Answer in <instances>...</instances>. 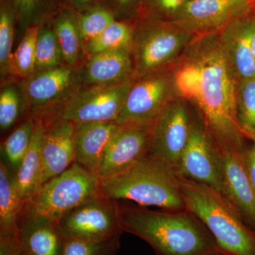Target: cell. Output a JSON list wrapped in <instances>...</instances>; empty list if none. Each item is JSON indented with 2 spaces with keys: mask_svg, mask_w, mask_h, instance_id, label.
I'll return each mask as SVG.
<instances>
[{
  "mask_svg": "<svg viewBox=\"0 0 255 255\" xmlns=\"http://www.w3.org/2000/svg\"><path fill=\"white\" fill-rule=\"evenodd\" d=\"M173 74L174 88L198 107L206 127L220 145L243 150L237 119L239 80L219 34L191 42Z\"/></svg>",
  "mask_w": 255,
  "mask_h": 255,
  "instance_id": "1",
  "label": "cell"
},
{
  "mask_svg": "<svg viewBox=\"0 0 255 255\" xmlns=\"http://www.w3.org/2000/svg\"><path fill=\"white\" fill-rule=\"evenodd\" d=\"M120 221L124 233L146 242L156 255L223 253L205 225L187 209L150 210L120 204Z\"/></svg>",
  "mask_w": 255,
  "mask_h": 255,
  "instance_id": "2",
  "label": "cell"
},
{
  "mask_svg": "<svg viewBox=\"0 0 255 255\" xmlns=\"http://www.w3.org/2000/svg\"><path fill=\"white\" fill-rule=\"evenodd\" d=\"M100 194L144 207L186 209L175 169L150 152L121 173L100 180Z\"/></svg>",
  "mask_w": 255,
  "mask_h": 255,
  "instance_id": "3",
  "label": "cell"
},
{
  "mask_svg": "<svg viewBox=\"0 0 255 255\" xmlns=\"http://www.w3.org/2000/svg\"><path fill=\"white\" fill-rule=\"evenodd\" d=\"M178 176L185 209L205 225L220 251L227 255H255V233L227 198L202 183Z\"/></svg>",
  "mask_w": 255,
  "mask_h": 255,
  "instance_id": "4",
  "label": "cell"
},
{
  "mask_svg": "<svg viewBox=\"0 0 255 255\" xmlns=\"http://www.w3.org/2000/svg\"><path fill=\"white\" fill-rule=\"evenodd\" d=\"M97 174L75 162L63 173L43 183L27 204L35 212L58 222L100 193Z\"/></svg>",
  "mask_w": 255,
  "mask_h": 255,
  "instance_id": "5",
  "label": "cell"
},
{
  "mask_svg": "<svg viewBox=\"0 0 255 255\" xmlns=\"http://www.w3.org/2000/svg\"><path fill=\"white\" fill-rule=\"evenodd\" d=\"M191 32L158 20L146 21L133 32L134 79L162 70L191 43Z\"/></svg>",
  "mask_w": 255,
  "mask_h": 255,
  "instance_id": "6",
  "label": "cell"
},
{
  "mask_svg": "<svg viewBox=\"0 0 255 255\" xmlns=\"http://www.w3.org/2000/svg\"><path fill=\"white\" fill-rule=\"evenodd\" d=\"M135 79L112 85H82L50 119L76 124L118 119Z\"/></svg>",
  "mask_w": 255,
  "mask_h": 255,
  "instance_id": "7",
  "label": "cell"
},
{
  "mask_svg": "<svg viewBox=\"0 0 255 255\" xmlns=\"http://www.w3.org/2000/svg\"><path fill=\"white\" fill-rule=\"evenodd\" d=\"M63 238L102 241L122 236L120 204L99 193L58 221Z\"/></svg>",
  "mask_w": 255,
  "mask_h": 255,
  "instance_id": "8",
  "label": "cell"
},
{
  "mask_svg": "<svg viewBox=\"0 0 255 255\" xmlns=\"http://www.w3.org/2000/svg\"><path fill=\"white\" fill-rule=\"evenodd\" d=\"M173 87V76L162 70L135 78L116 123L150 127L172 102Z\"/></svg>",
  "mask_w": 255,
  "mask_h": 255,
  "instance_id": "9",
  "label": "cell"
},
{
  "mask_svg": "<svg viewBox=\"0 0 255 255\" xmlns=\"http://www.w3.org/2000/svg\"><path fill=\"white\" fill-rule=\"evenodd\" d=\"M80 73L69 65L38 70L23 79L20 89L29 114L43 120L49 118L79 87ZM82 86V85H81Z\"/></svg>",
  "mask_w": 255,
  "mask_h": 255,
  "instance_id": "10",
  "label": "cell"
},
{
  "mask_svg": "<svg viewBox=\"0 0 255 255\" xmlns=\"http://www.w3.org/2000/svg\"><path fill=\"white\" fill-rule=\"evenodd\" d=\"M176 172L224 193V167L217 142L206 127L192 124L189 141Z\"/></svg>",
  "mask_w": 255,
  "mask_h": 255,
  "instance_id": "11",
  "label": "cell"
},
{
  "mask_svg": "<svg viewBox=\"0 0 255 255\" xmlns=\"http://www.w3.org/2000/svg\"><path fill=\"white\" fill-rule=\"evenodd\" d=\"M192 124L187 105L172 100L150 128V153L177 169L189 141Z\"/></svg>",
  "mask_w": 255,
  "mask_h": 255,
  "instance_id": "12",
  "label": "cell"
},
{
  "mask_svg": "<svg viewBox=\"0 0 255 255\" xmlns=\"http://www.w3.org/2000/svg\"><path fill=\"white\" fill-rule=\"evenodd\" d=\"M150 127H122L110 139L101 157L100 180L121 173L148 153Z\"/></svg>",
  "mask_w": 255,
  "mask_h": 255,
  "instance_id": "13",
  "label": "cell"
},
{
  "mask_svg": "<svg viewBox=\"0 0 255 255\" xmlns=\"http://www.w3.org/2000/svg\"><path fill=\"white\" fill-rule=\"evenodd\" d=\"M249 8L248 0H187L174 15L175 23L190 32L224 28Z\"/></svg>",
  "mask_w": 255,
  "mask_h": 255,
  "instance_id": "14",
  "label": "cell"
},
{
  "mask_svg": "<svg viewBox=\"0 0 255 255\" xmlns=\"http://www.w3.org/2000/svg\"><path fill=\"white\" fill-rule=\"evenodd\" d=\"M16 244L23 255H61L64 238L58 222L25 204L18 220Z\"/></svg>",
  "mask_w": 255,
  "mask_h": 255,
  "instance_id": "15",
  "label": "cell"
},
{
  "mask_svg": "<svg viewBox=\"0 0 255 255\" xmlns=\"http://www.w3.org/2000/svg\"><path fill=\"white\" fill-rule=\"evenodd\" d=\"M43 123L41 184L63 173L75 162V124L60 119H47Z\"/></svg>",
  "mask_w": 255,
  "mask_h": 255,
  "instance_id": "16",
  "label": "cell"
},
{
  "mask_svg": "<svg viewBox=\"0 0 255 255\" xmlns=\"http://www.w3.org/2000/svg\"><path fill=\"white\" fill-rule=\"evenodd\" d=\"M219 146L224 167L223 195L255 231V195L245 164L244 152L228 146Z\"/></svg>",
  "mask_w": 255,
  "mask_h": 255,
  "instance_id": "17",
  "label": "cell"
},
{
  "mask_svg": "<svg viewBox=\"0 0 255 255\" xmlns=\"http://www.w3.org/2000/svg\"><path fill=\"white\" fill-rule=\"evenodd\" d=\"M80 79L82 85H112L134 79L130 48L109 50L89 56Z\"/></svg>",
  "mask_w": 255,
  "mask_h": 255,
  "instance_id": "18",
  "label": "cell"
},
{
  "mask_svg": "<svg viewBox=\"0 0 255 255\" xmlns=\"http://www.w3.org/2000/svg\"><path fill=\"white\" fill-rule=\"evenodd\" d=\"M122 126L114 122H90L75 125V162L92 173L97 167L106 146Z\"/></svg>",
  "mask_w": 255,
  "mask_h": 255,
  "instance_id": "19",
  "label": "cell"
},
{
  "mask_svg": "<svg viewBox=\"0 0 255 255\" xmlns=\"http://www.w3.org/2000/svg\"><path fill=\"white\" fill-rule=\"evenodd\" d=\"M253 21L233 20L223 28L220 36L238 80L255 78V58L251 44Z\"/></svg>",
  "mask_w": 255,
  "mask_h": 255,
  "instance_id": "20",
  "label": "cell"
},
{
  "mask_svg": "<svg viewBox=\"0 0 255 255\" xmlns=\"http://www.w3.org/2000/svg\"><path fill=\"white\" fill-rule=\"evenodd\" d=\"M35 130L29 150L16 174V186L20 199L28 203L41 184L43 174L42 145L45 125L43 119L34 117Z\"/></svg>",
  "mask_w": 255,
  "mask_h": 255,
  "instance_id": "21",
  "label": "cell"
},
{
  "mask_svg": "<svg viewBox=\"0 0 255 255\" xmlns=\"http://www.w3.org/2000/svg\"><path fill=\"white\" fill-rule=\"evenodd\" d=\"M18 195L16 174L0 160V238L16 239L18 220L23 206Z\"/></svg>",
  "mask_w": 255,
  "mask_h": 255,
  "instance_id": "22",
  "label": "cell"
},
{
  "mask_svg": "<svg viewBox=\"0 0 255 255\" xmlns=\"http://www.w3.org/2000/svg\"><path fill=\"white\" fill-rule=\"evenodd\" d=\"M53 30L61 49L63 61L67 65L75 68L82 48L84 50L76 12L73 10L62 11L55 20Z\"/></svg>",
  "mask_w": 255,
  "mask_h": 255,
  "instance_id": "23",
  "label": "cell"
},
{
  "mask_svg": "<svg viewBox=\"0 0 255 255\" xmlns=\"http://www.w3.org/2000/svg\"><path fill=\"white\" fill-rule=\"evenodd\" d=\"M34 130V117L29 114L1 143V159L15 174L29 150Z\"/></svg>",
  "mask_w": 255,
  "mask_h": 255,
  "instance_id": "24",
  "label": "cell"
},
{
  "mask_svg": "<svg viewBox=\"0 0 255 255\" xmlns=\"http://www.w3.org/2000/svg\"><path fill=\"white\" fill-rule=\"evenodd\" d=\"M16 13L11 0H1L0 5V70L1 79L18 77L12 54Z\"/></svg>",
  "mask_w": 255,
  "mask_h": 255,
  "instance_id": "25",
  "label": "cell"
},
{
  "mask_svg": "<svg viewBox=\"0 0 255 255\" xmlns=\"http://www.w3.org/2000/svg\"><path fill=\"white\" fill-rule=\"evenodd\" d=\"M133 32L128 23L115 20L102 34L88 42L84 47V51L90 56L121 48L131 50Z\"/></svg>",
  "mask_w": 255,
  "mask_h": 255,
  "instance_id": "26",
  "label": "cell"
},
{
  "mask_svg": "<svg viewBox=\"0 0 255 255\" xmlns=\"http://www.w3.org/2000/svg\"><path fill=\"white\" fill-rule=\"evenodd\" d=\"M79 31L83 46L97 38L115 21L114 11L107 6H100L76 13Z\"/></svg>",
  "mask_w": 255,
  "mask_h": 255,
  "instance_id": "27",
  "label": "cell"
},
{
  "mask_svg": "<svg viewBox=\"0 0 255 255\" xmlns=\"http://www.w3.org/2000/svg\"><path fill=\"white\" fill-rule=\"evenodd\" d=\"M62 61L63 54L54 30L40 26L36 41L35 71L57 68L61 65Z\"/></svg>",
  "mask_w": 255,
  "mask_h": 255,
  "instance_id": "28",
  "label": "cell"
},
{
  "mask_svg": "<svg viewBox=\"0 0 255 255\" xmlns=\"http://www.w3.org/2000/svg\"><path fill=\"white\" fill-rule=\"evenodd\" d=\"M8 84L0 94V128L5 132L12 128L18 123L23 114L26 102L19 86ZM28 110V109H27Z\"/></svg>",
  "mask_w": 255,
  "mask_h": 255,
  "instance_id": "29",
  "label": "cell"
},
{
  "mask_svg": "<svg viewBox=\"0 0 255 255\" xmlns=\"http://www.w3.org/2000/svg\"><path fill=\"white\" fill-rule=\"evenodd\" d=\"M237 119L242 132L255 136V78L238 83Z\"/></svg>",
  "mask_w": 255,
  "mask_h": 255,
  "instance_id": "30",
  "label": "cell"
},
{
  "mask_svg": "<svg viewBox=\"0 0 255 255\" xmlns=\"http://www.w3.org/2000/svg\"><path fill=\"white\" fill-rule=\"evenodd\" d=\"M40 26L26 28L24 36L14 54V65L18 78L25 79L34 73L37 38Z\"/></svg>",
  "mask_w": 255,
  "mask_h": 255,
  "instance_id": "31",
  "label": "cell"
},
{
  "mask_svg": "<svg viewBox=\"0 0 255 255\" xmlns=\"http://www.w3.org/2000/svg\"><path fill=\"white\" fill-rule=\"evenodd\" d=\"M121 236L102 241L64 238L61 255H117L121 246Z\"/></svg>",
  "mask_w": 255,
  "mask_h": 255,
  "instance_id": "32",
  "label": "cell"
},
{
  "mask_svg": "<svg viewBox=\"0 0 255 255\" xmlns=\"http://www.w3.org/2000/svg\"><path fill=\"white\" fill-rule=\"evenodd\" d=\"M16 20L26 28L39 14L45 0H11Z\"/></svg>",
  "mask_w": 255,
  "mask_h": 255,
  "instance_id": "33",
  "label": "cell"
},
{
  "mask_svg": "<svg viewBox=\"0 0 255 255\" xmlns=\"http://www.w3.org/2000/svg\"><path fill=\"white\" fill-rule=\"evenodd\" d=\"M187 0H144L147 7L155 14L174 16Z\"/></svg>",
  "mask_w": 255,
  "mask_h": 255,
  "instance_id": "34",
  "label": "cell"
},
{
  "mask_svg": "<svg viewBox=\"0 0 255 255\" xmlns=\"http://www.w3.org/2000/svg\"><path fill=\"white\" fill-rule=\"evenodd\" d=\"M245 164L255 195V146L243 153Z\"/></svg>",
  "mask_w": 255,
  "mask_h": 255,
  "instance_id": "35",
  "label": "cell"
},
{
  "mask_svg": "<svg viewBox=\"0 0 255 255\" xmlns=\"http://www.w3.org/2000/svg\"><path fill=\"white\" fill-rule=\"evenodd\" d=\"M75 12L80 13L93 8L105 6L102 3L105 0H68Z\"/></svg>",
  "mask_w": 255,
  "mask_h": 255,
  "instance_id": "36",
  "label": "cell"
},
{
  "mask_svg": "<svg viewBox=\"0 0 255 255\" xmlns=\"http://www.w3.org/2000/svg\"><path fill=\"white\" fill-rule=\"evenodd\" d=\"M114 1H115L116 4L118 6L119 8L124 9H128L132 5L135 4L137 0H114Z\"/></svg>",
  "mask_w": 255,
  "mask_h": 255,
  "instance_id": "37",
  "label": "cell"
},
{
  "mask_svg": "<svg viewBox=\"0 0 255 255\" xmlns=\"http://www.w3.org/2000/svg\"><path fill=\"white\" fill-rule=\"evenodd\" d=\"M251 44L252 51H253V55H254L255 58V22L254 21H253V24H252Z\"/></svg>",
  "mask_w": 255,
  "mask_h": 255,
  "instance_id": "38",
  "label": "cell"
},
{
  "mask_svg": "<svg viewBox=\"0 0 255 255\" xmlns=\"http://www.w3.org/2000/svg\"><path fill=\"white\" fill-rule=\"evenodd\" d=\"M17 248H18V247H17ZM16 255H23L21 254V253H20V252L18 251V250L17 249V252H16Z\"/></svg>",
  "mask_w": 255,
  "mask_h": 255,
  "instance_id": "39",
  "label": "cell"
},
{
  "mask_svg": "<svg viewBox=\"0 0 255 255\" xmlns=\"http://www.w3.org/2000/svg\"><path fill=\"white\" fill-rule=\"evenodd\" d=\"M252 138H253V141L255 142V136L252 137Z\"/></svg>",
  "mask_w": 255,
  "mask_h": 255,
  "instance_id": "40",
  "label": "cell"
},
{
  "mask_svg": "<svg viewBox=\"0 0 255 255\" xmlns=\"http://www.w3.org/2000/svg\"><path fill=\"white\" fill-rule=\"evenodd\" d=\"M227 255L223 254V253H222V254H221V255Z\"/></svg>",
  "mask_w": 255,
  "mask_h": 255,
  "instance_id": "41",
  "label": "cell"
}]
</instances>
